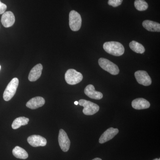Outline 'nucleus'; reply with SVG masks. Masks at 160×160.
Wrapping results in <instances>:
<instances>
[{
    "label": "nucleus",
    "instance_id": "f257e3e1",
    "mask_svg": "<svg viewBox=\"0 0 160 160\" xmlns=\"http://www.w3.org/2000/svg\"><path fill=\"white\" fill-rule=\"evenodd\" d=\"M103 49L107 53L114 56L122 55L125 52L123 45L117 42H106L103 45Z\"/></svg>",
    "mask_w": 160,
    "mask_h": 160
},
{
    "label": "nucleus",
    "instance_id": "f03ea898",
    "mask_svg": "<svg viewBox=\"0 0 160 160\" xmlns=\"http://www.w3.org/2000/svg\"><path fill=\"white\" fill-rule=\"evenodd\" d=\"M78 104L80 106L84 107L83 112L86 115H92L96 113L99 110V106L90 101L81 99L79 101Z\"/></svg>",
    "mask_w": 160,
    "mask_h": 160
},
{
    "label": "nucleus",
    "instance_id": "7ed1b4c3",
    "mask_svg": "<svg viewBox=\"0 0 160 160\" xmlns=\"http://www.w3.org/2000/svg\"><path fill=\"white\" fill-rule=\"evenodd\" d=\"M99 65L102 69L113 75L119 73V69L116 64L104 58H100L98 60Z\"/></svg>",
    "mask_w": 160,
    "mask_h": 160
},
{
    "label": "nucleus",
    "instance_id": "20e7f679",
    "mask_svg": "<svg viewBox=\"0 0 160 160\" xmlns=\"http://www.w3.org/2000/svg\"><path fill=\"white\" fill-rule=\"evenodd\" d=\"M19 84V80L16 78H13L6 87L4 93L3 98L6 101L11 99L16 92Z\"/></svg>",
    "mask_w": 160,
    "mask_h": 160
},
{
    "label": "nucleus",
    "instance_id": "39448f33",
    "mask_svg": "<svg viewBox=\"0 0 160 160\" xmlns=\"http://www.w3.org/2000/svg\"><path fill=\"white\" fill-rule=\"evenodd\" d=\"M66 82L70 85H74L80 83L83 79V75L81 72L74 69H69L65 74Z\"/></svg>",
    "mask_w": 160,
    "mask_h": 160
},
{
    "label": "nucleus",
    "instance_id": "423d86ee",
    "mask_svg": "<svg viewBox=\"0 0 160 160\" xmlns=\"http://www.w3.org/2000/svg\"><path fill=\"white\" fill-rule=\"evenodd\" d=\"M82 19L81 15L77 12L72 10L69 14V25L73 31H77L82 26Z\"/></svg>",
    "mask_w": 160,
    "mask_h": 160
},
{
    "label": "nucleus",
    "instance_id": "0eeeda50",
    "mask_svg": "<svg viewBox=\"0 0 160 160\" xmlns=\"http://www.w3.org/2000/svg\"><path fill=\"white\" fill-rule=\"evenodd\" d=\"M134 76L138 82L141 85L149 86L152 84L151 78L146 71L138 70L135 72Z\"/></svg>",
    "mask_w": 160,
    "mask_h": 160
},
{
    "label": "nucleus",
    "instance_id": "6e6552de",
    "mask_svg": "<svg viewBox=\"0 0 160 160\" xmlns=\"http://www.w3.org/2000/svg\"><path fill=\"white\" fill-rule=\"evenodd\" d=\"M58 142L61 149L63 152H66L69 150L70 146V140L66 132L62 129H60L59 131Z\"/></svg>",
    "mask_w": 160,
    "mask_h": 160
},
{
    "label": "nucleus",
    "instance_id": "1a4fd4ad",
    "mask_svg": "<svg viewBox=\"0 0 160 160\" xmlns=\"http://www.w3.org/2000/svg\"><path fill=\"white\" fill-rule=\"evenodd\" d=\"M27 141L29 145L34 147L45 146L47 144V141L45 138L37 135L30 136L27 139Z\"/></svg>",
    "mask_w": 160,
    "mask_h": 160
},
{
    "label": "nucleus",
    "instance_id": "9d476101",
    "mask_svg": "<svg viewBox=\"0 0 160 160\" xmlns=\"http://www.w3.org/2000/svg\"><path fill=\"white\" fill-rule=\"evenodd\" d=\"M118 132L119 130L118 129H114L112 127L109 128L106 131L104 132L103 134L101 135L99 140V142L101 144L106 142L113 138Z\"/></svg>",
    "mask_w": 160,
    "mask_h": 160
},
{
    "label": "nucleus",
    "instance_id": "9b49d317",
    "mask_svg": "<svg viewBox=\"0 0 160 160\" xmlns=\"http://www.w3.org/2000/svg\"><path fill=\"white\" fill-rule=\"evenodd\" d=\"M15 21L14 14L11 11L5 12L2 15L1 22L4 27L9 28L13 26Z\"/></svg>",
    "mask_w": 160,
    "mask_h": 160
},
{
    "label": "nucleus",
    "instance_id": "f8f14e48",
    "mask_svg": "<svg viewBox=\"0 0 160 160\" xmlns=\"http://www.w3.org/2000/svg\"><path fill=\"white\" fill-rule=\"evenodd\" d=\"M86 96L90 98L95 100H100L102 98V93L100 92L96 91L94 86L92 85H88L84 90Z\"/></svg>",
    "mask_w": 160,
    "mask_h": 160
},
{
    "label": "nucleus",
    "instance_id": "ddd939ff",
    "mask_svg": "<svg viewBox=\"0 0 160 160\" xmlns=\"http://www.w3.org/2000/svg\"><path fill=\"white\" fill-rule=\"evenodd\" d=\"M45 100L41 97H36L29 100L26 104V106L29 109H35L44 106Z\"/></svg>",
    "mask_w": 160,
    "mask_h": 160
},
{
    "label": "nucleus",
    "instance_id": "4468645a",
    "mask_svg": "<svg viewBox=\"0 0 160 160\" xmlns=\"http://www.w3.org/2000/svg\"><path fill=\"white\" fill-rule=\"evenodd\" d=\"M132 106L133 109L137 110L147 109L150 106V103L143 98H138L133 100L132 102Z\"/></svg>",
    "mask_w": 160,
    "mask_h": 160
},
{
    "label": "nucleus",
    "instance_id": "2eb2a0df",
    "mask_svg": "<svg viewBox=\"0 0 160 160\" xmlns=\"http://www.w3.org/2000/svg\"><path fill=\"white\" fill-rule=\"evenodd\" d=\"M43 69L42 65L38 64L32 68L29 72L28 79L30 82H35L39 78Z\"/></svg>",
    "mask_w": 160,
    "mask_h": 160
},
{
    "label": "nucleus",
    "instance_id": "dca6fc26",
    "mask_svg": "<svg viewBox=\"0 0 160 160\" xmlns=\"http://www.w3.org/2000/svg\"><path fill=\"white\" fill-rule=\"evenodd\" d=\"M142 26L148 31L160 32V24L156 22L149 20H145L143 21Z\"/></svg>",
    "mask_w": 160,
    "mask_h": 160
},
{
    "label": "nucleus",
    "instance_id": "f3484780",
    "mask_svg": "<svg viewBox=\"0 0 160 160\" xmlns=\"http://www.w3.org/2000/svg\"><path fill=\"white\" fill-rule=\"evenodd\" d=\"M12 154L15 157L22 159H26L28 158L27 152L19 146H16L12 150Z\"/></svg>",
    "mask_w": 160,
    "mask_h": 160
},
{
    "label": "nucleus",
    "instance_id": "a211bd4d",
    "mask_svg": "<svg viewBox=\"0 0 160 160\" xmlns=\"http://www.w3.org/2000/svg\"><path fill=\"white\" fill-rule=\"evenodd\" d=\"M29 119L28 118L22 117L17 118L13 121L12 125V129H16L19 128L21 126H26L28 124Z\"/></svg>",
    "mask_w": 160,
    "mask_h": 160
},
{
    "label": "nucleus",
    "instance_id": "6ab92c4d",
    "mask_svg": "<svg viewBox=\"0 0 160 160\" xmlns=\"http://www.w3.org/2000/svg\"><path fill=\"white\" fill-rule=\"evenodd\" d=\"M129 47L132 51L137 53L142 54L145 52V48H144V46L135 41L130 42L129 43Z\"/></svg>",
    "mask_w": 160,
    "mask_h": 160
},
{
    "label": "nucleus",
    "instance_id": "aec40b11",
    "mask_svg": "<svg viewBox=\"0 0 160 160\" xmlns=\"http://www.w3.org/2000/svg\"><path fill=\"white\" fill-rule=\"evenodd\" d=\"M134 6L138 11H143L148 9V4L145 0H135Z\"/></svg>",
    "mask_w": 160,
    "mask_h": 160
},
{
    "label": "nucleus",
    "instance_id": "412c9836",
    "mask_svg": "<svg viewBox=\"0 0 160 160\" xmlns=\"http://www.w3.org/2000/svg\"><path fill=\"white\" fill-rule=\"evenodd\" d=\"M123 0H109L108 4L113 7H117L120 6Z\"/></svg>",
    "mask_w": 160,
    "mask_h": 160
},
{
    "label": "nucleus",
    "instance_id": "4be33fe9",
    "mask_svg": "<svg viewBox=\"0 0 160 160\" xmlns=\"http://www.w3.org/2000/svg\"><path fill=\"white\" fill-rule=\"evenodd\" d=\"M7 9V6L6 4L2 3L0 1V14H3L5 12Z\"/></svg>",
    "mask_w": 160,
    "mask_h": 160
},
{
    "label": "nucleus",
    "instance_id": "5701e85b",
    "mask_svg": "<svg viewBox=\"0 0 160 160\" xmlns=\"http://www.w3.org/2000/svg\"><path fill=\"white\" fill-rule=\"evenodd\" d=\"M92 160H102V159L100 158H95L93 159Z\"/></svg>",
    "mask_w": 160,
    "mask_h": 160
},
{
    "label": "nucleus",
    "instance_id": "b1692460",
    "mask_svg": "<svg viewBox=\"0 0 160 160\" xmlns=\"http://www.w3.org/2000/svg\"><path fill=\"white\" fill-rule=\"evenodd\" d=\"M74 104L76 105H78V102H77V101H76V102H74Z\"/></svg>",
    "mask_w": 160,
    "mask_h": 160
},
{
    "label": "nucleus",
    "instance_id": "393cba45",
    "mask_svg": "<svg viewBox=\"0 0 160 160\" xmlns=\"http://www.w3.org/2000/svg\"><path fill=\"white\" fill-rule=\"evenodd\" d=\"M153 160H160V158H156V159H155Z\"/></svg>",
    "mask_w": 160,
    "mask_h": 160
},
{
    "label": "nucleus",
    "instance_id": "a878e982",
    "mask_svg": "<svg viewBox=\"0 0 160 160\" xmlns=\"http://www.w3.org/2000/svg\"><path fill=\"white\" fill-rule=\"evenodd\" d=\"M1 66H0V70H1Z\"/></svg>",
    "mask_w": 160,
    "mask_h": 160
}]
</instances>
